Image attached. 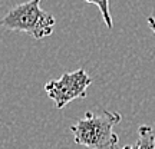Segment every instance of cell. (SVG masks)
I'll use <instances>...</instances> for the list:
<instances>
[{
  "mask_svg": "<svg viewBox=\"0 0 155 149\" xmlns=\"http://www.w3.org/2000/svg\"><path fill=\"white\" fill-rule=\"evenodd\" d=\"M147 23H148V26H150V29L152 30V33H154V36H155V17L150 16L147 19Z\"/></svg>",
  "mask_w": 155,
  "mask_h": 149,
  "instance_id": "8992f818",
  "label": "cell"
},
{
  "mask_svg": "<svg viewBox=\"0 0 155 149\" xmlns=\"http://www.w3.org/2000/svg\"><path fill=\"white\" fill-rule=\"evenodd\" d=\"M86 3H92V5H96L98 9H99L101 15H102V19L105 22L106 28L112 29V17H111V11H109V0H85Z\"/></svg>",
  "mask_w": 155,
  "mask_h": 149,
  "instance_id": "5b68a950",
  "label": "cell"
},
{
  "mask_svg": "<svg viewBox=\"0 0 155 149\" xmlns=\"http://www.w3.org/2000/svg\"><path fill=\"white\" fill-rule=\"evenodd\" d=\"M92 85V79L85 69L62 75L59 79H52L45 85V92L53 100L56 109H63L75 99L86 98V90Z\"/></svg>",
  "mask_w": 155,
  "mask_h": 149,
  "instance_id": "3957f363",
  "label": "cell"
},
{
  "mask_svg": "<svg viewBox=\"0 0 155 149\" xmlns=\"http://www.w3.org/2000/svg\"><path fill=\"white\" fill-rule=\"evenodd\" d=\"M121 122L118 112H86L82 119L71 126L75 142L89 149H118L119 138L114 128Z\"/></svg>",
  "mask_w": 155,
  "mask_h": 149,
  "instance_id": "6da1fadb",
  "label": "cell"
},
{
  "mask_svg": "<svg viewBox=\"0 0 155 149\" xmlns=\"http://www.w3.org/2000/svg\"><path fill=\"white\" fill-rule=\"evenodd\" d=\"M42 0H28L16 5L0 19V26L13 30L28 33L33 39H43L53 33L56 20L55 17L40 7Z\"/></svg>",
  "mask_w": 155,
  "mask_h": 149,
  "instance_id": "7a4b0ae2",
  "label": "cell"
},
{
  "mask_svg": "<svg viewBox=\"0 0 155 149\" xmlns=\"http://www.w3.org/2000/svg\"><path fill=\"white\" fill-rule=\"evenodd\" d=\"M122 149H138V148H137V144H135V145H128V146H124Z\"/></svg>",
  "mask_w": 155,
  "mask_h": 149,
  "instance_id": "52a82bcc",
  "label": "cell"
},
{
  "mask_svg": "<svg viewBox=\"0 0 155 149\" xmlns=\"http://www.w3.org/2000/svg\"><path fill=\"white\" fill-rule=\"evenodd\" d=\"M138 149H155V133L150 125H141L138 128Z\"/></svg>",
  "mask_w": 155,
  "mask_h": 149,
  "instance_id": "277c9868",
  "label": "cell"
}]
</instances>
